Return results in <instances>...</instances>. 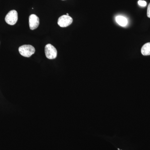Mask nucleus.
I'll list each match as a JSON object with an SVG mask.
<instances>
[{
  "label": "nucleus",
  "mask_w": 150,
  "mask_h": 150,
  "mask_svg": "<svg viewBox=\"0 0 150 150\" xmlns=\"http://www.w3.org/2000/svg\"><path fill=\"white\" fill-rule=\"evenodd\" d=\"M19 52L21 56L25 57H30L35 52L34 47L31 45H23L19 48Z\"/></svg>",
  "instance_id": "1"
},
{
  "label": "nucleus",
  "mask_w": 150,
  "mask_h": 150,
  "mask_svg": "<svg viewBox=\"0 0 150 150\" xmlns=\"http://www.w3.org/2000/svg\"><path fill=\"white\" fill-rule=\"evenodd\" d=\"M46 58L49 59H56L57 56V51L56 48L51 44H48L45 48Z\"/></svg>",
  "instance_id": "2"
},
{
  "label": "nucleus",
  "mask_w": 150,
  "mask_h": 150,
  "mask_svg": "<svg viewBox=\"0 0 150 150\" xmlns=\"http://www.w3.org/2000/svg\"><path fill=\"white\" fill-rule=\"evenodd\" d=\"M18 19V13L16 10H12L9 12L5 17L6 23L10 25H14L16 23Z\"/></svg>",
  "instance_id": "3"
},
{
  "label": "nucleus",
  "mask_w": 150,
  "mask_h": 150,
  "mask_svg": "<svg viewBox=\"0 0 150 150\" xmlns=\"http://www.w3.org/2000/svg\"><path fill=\"white\" fill-rule=\"evenodd\" d=\"M73 21V18L71 16L64 15L58 19V24L60 27H67L72 23Z\"/></svg>",
  "instance_id": "4"
},
{
  "label": "nucleus",
  "mask_w": 150,
  "mask_h": 150,
  "mask_svg": "<svg viewBox=\"0 0 150 150\" xmlns=\"http://www.w3.org/2000/svg\"><path fill=\"white\" fill-rule=\"evenodd\" d=\"M40 22L39 18L35 14H31L29 18V27L32 30H35L38 27Z\"/></svg>",
  "instance_id": "5"
},
{
  "label": "nucleus",
  "mask_w": 150,
  "mask_h": 150,
  "mask_svg": "<svg viewBox=\"0 0 150 150\" xmlns=\"http://www.w3.org/2000/svg\"><path fill=\"white\" fill-rule=\"evenodd\" d=\"M115 21L118 24L121 26L124 27L128 24V20L125 17L118 16L115 17Z\"/></svg>",
  "instance_id": "6"
},
{
  "label": "nucleus",
  "mask_w": 150,
  "mask_h": 150,
  "mask_svg": "<svg viewBox=\"0 0 150 150\" xmlns=\"http://www.w3.org/2000/svg\"><path fill=\"white\" fill-rule=\"evenodd\" d=\"M141 52L142 55L144 56L150 55V42L146 43L142 46Z\"/></svg>",
  "instance_id": "7"
},
{
  "label": "nucleus",
  "mask_w": 150,
  "mask_h": 150,
  "mask_svg": "<svg viewBox=\"0 0 150 150\" xmlns=\"http://www.w3.org/2000/svg\"><path fill=\"white\" fill-rule=\"evenodd\" d=\"M138 4L139 5L142 7H145L147 5L146 2L144 1H142V0H139L138 1Z\"/></svg>",
  "instance_id": "8"
},
{
  "label": "nucleus",
  "mask_w": 150,
  "mask_h": 150,
  "mask_svg": "<svg viewBox=\"0 0 150 150\" xmlns=\"http://www.w3.org/2000/svg\"><path fill=\"white\" fill-rule=\"evenodd\" d=\"M147 15L149 18H150V3L149 4L148 6L147 12Z\"/></svg>",
  "instance_id": "9"
},
{
  "label": "nucleus",
  "mask_w": 150,
  "mask_h": 150,
  "mask_svg": "<svg viewBox=\"0 0 150 150\" xmlns=\"http://www.w3.org/2000/svg\"><path fill=\"white\" fill-rule=\"evenodd\" d=\"M67 15L69 16V13H67Z\"/></svg>",
  "instance_id": "10"
},
{
  "label": "nucleus",
  "mask_w": 150,
  "mask_h": 150,
  "mask_svg": "<svg viewBox=\"0 0 150 150\" xmlns=\"http://www.w3.org/2000/svg\"><path fill=\"white\" fill-rule=\"evenodd\" d=\"M118 149V150H119V149Z\"/></svg>",
  "instance_id": "11"
}]
</instances>
